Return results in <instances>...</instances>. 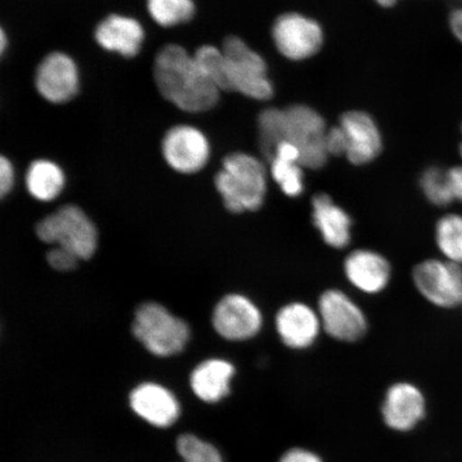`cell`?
Masks as SVG:
<instances>
[{"instance_id":"obj_1","label":"cell","mask_w":462,"mask_h":462,"mask_svg":"<svg viewBox=\"0 0 462 462\" xmlns=\"http://www.w3.org/2000/svg\"><path fill=\"white\" fill-rule=\"evenodd\" d=\"M153 79L162 97L182 112L210 111L221 90L200 71L193 54L179 44H166L153 63Z\"/></svg>"},{"instance_id":"obj_2","label":"cell","mask_w":462,"mask_h":462,"mask_svg":"<svg viewBox=\"0 0 462 462\" xmlns=\"http://www.w3.org/2000/svg\"><path fill=\"white\" fill-rule=\"evenodd\" d=\"M215 184L230 213L257 211L267 195V170L263 162L252 154L230 153L224 158Z\"/></svg>"},{"instance_id":"obj_3","label":"cell","mask_w":462,"mask_h":462,"mask_svg":"<svg viewBox=\"0 0 462 462\" xmlns=\"http://www.w3.org/2000/svg\"><path fill=\"white\" fill-rule=\"evenodd\" d=\"M132 332L144 349L161 357L181 354L189 339L188 323L155 302L138 306Z\"/></svg>"},{"instance_id":"obj_4","label":"cell","mask_w":462,"mask_h":462,"mask_svg":"<svg viewBox=\"0 0 462 462\" xmlns=\"http://www.w3.org/2000/svg\"><path fill=\"white\" fill-rule=\"evenodd\" d=\"M40 241L65 248L79 260H88L97 247V231L91 218L79 206L65 205L36 225Z\"/></svg>"},{"instance_id":"obj_5","label":"cell","mask_w":462,"mask_h":462,"mask_svg":"<svg viewBox=\"0 0 462 462\" xmlns=\"http://www.w3.org/2000/svg\"><path fill=\"white\" fill-rule=\"evenodd\" d=\"M222 51L226 60L230 91L257 101L273 99L274 87L268 77L267 62L257 51L236 36L225 38Z\"/></svg>"},{"instance_id":"obj_6","label":"cell","mask_w":462,"mask_h":462,"mask_svg":"<svg viewBox=\"0 0 462 462\" xmlns=\"http://www.w3.org/2000/svg\"><path fill=\"white\" fill-rule=\"evenodd\" d=\"M286 141L300 150V165L303 169L320 170L327 164V125L322 116L308 106L297 104L284 109Z\"/></svg>"},{"instance_id":"obj_7","label":"cell","mask_w":462,"mask_h":462,"mask_svg":"<svg viewBox=\"0 0 462 462\" xmlns=\"http://www.w3.org/2000/svg\"><path fill=\"white\" fill-rule=\"evenodd\" d=\"M412 280L421 296L438 308L462 305V265L447 259H427L415 265Z\"/></svg>"},{"instance_id":"obj_8","label":"cell","mask_w":462,"mask_h":462,"mask_svg":"<svg viewBox=\"0 0 462 462\" xmlns=\"http://www.w3.org/2000/svg\"><path fill=\"white\" fill-rule=\"evenodd\" d=\"M273 38L279 53L292 61L315 56L325 42L319 23L297 13L277 17L273 26Z\"/></svg>"},{"instance_id":"obj_9","label":"cell","mask_w":462,"mask_h":462,"mask_svg":"<svg viewBox=\"0 0 462 462\" xmlns=\"http://www.w3.org/2000/svg\"><path fill=\"white\" fill-rule=\"evenodd\" d=\"M318 314L323 330L339 342H357L367 332L365 314L348 294L338 289H330L321 294Z\"/></svg>"},{"instance_id":"obj_10","label":"cell","mask_w":462,"mask_h":462,"mask_svg":"<svg viewBox=\"0 0 462 462\" xmlns=\"http://www.w3.org/2000/svg\"><path fill=\"white\" fill-rule=\"evenodd\" d=\"M212 325L224 339L245 342L259 334L263 317L262 310L250 298L240 293H230L216 305Z\"/></svg>"},{"instance_id":"obj_11","label":"cell","mask_w":462,"mask_h":462,"mask_svg":"<svg viewBox=\"0 0 462 462\" xmlns=\"http://www.w3.org/2000/svg\"><path fill=\"white\" fill-rule=\"evenodd\" d=\"M162 154L171 170L192 175L208 164L210 143L204 133L195 126L179 125L165 133Z\"/></svg>"},{"instance_id":"obj_12","label":"cell","mask_w":462,"mask_h":462,"mask_svg":"<svg viewBox=\"0 0 462 462\" xmlns=\"http://www.w3.org/2000/svg\"><path fill=\"white\" fill-rule=\"evenodd\" d=\"M34 85L39 95L50 103L71 101L78 95L79 87L77 63L62 51L46 55L37 67Z\"/></svg>"},{"instance_id":"obj_13","label":"cell","mask_w":462,"mask_h":462,"mask_svg":"<svg viewBox=\"0 0 462 462\" xmlns=\"http://www.w3.org/2000/svg\"><path fill=\"white\" fill-rule=\"evenodd\" d=\"M276 332L288 348L303 350L316 343L322 330L318 310L302 302L288 303L277 311Z\"/></svg>"},{"instance_id":"obj_14","label":"cell","mask_w":462,"mask_h":462,"mask_svg":"<svg viewBox=\"0 0 462 462\" xmlns=\"http://www.w3.org/2000/svg\"><path fill=\"white\" fill-rule=\"evenodd\" d=\"M339 125L348 136L346 157L351 164L366 165L379 157L383 148V136L371 115L362 111L346 112L340 118Z\"/></svg>"},{"instance_id":"obj_15","label":"cell","mask_w":462,"mask_h":462,"mask_svg":"<svg viewBox=\"0 0 462 462\" xmlns=\"http://www.w3.org/2000/svg\"><path fill=\"white\" fill-rule=\"evenodd\" d=\"M130 406L138 417L165 429L180 415V406L172 393L157 383H143L131 392Z\"/></svg>"},{"instance_id":"obj_16","label":"cell","mask_w":462,"mask_h":462,"mask_svg":"<svg viewBox=\"0 0 462 462\" xmlns=\"http://www.w3.org/2000/svg\"><path fill=\"white\" fill-rule=\"evenodd\" d=\"M344 271L350 284L364 293L383 292L390 284L391 264L379 253L356 250L346 256Z\"/></svg>"},{"instance_id":"obj_17","label":"cell","mask_w":462,"mask_h":462,"mask_svg":"<svg viewBox=\"0 0 462 462\" xmlns=\"http://www.w3.org/2000/svg\"><path fill=\"white\" fill-rule=\"evenodd\" d=\"M426 402L423 393L411 383H396L386 393L383 413L392 430L408 431L423 420Z\"/></svg>"},{"instance_id":"obj_18","label":"cell","mask_w":462,"mask_h":462,"mask_svg":"<svg viewBox=\"0 0 462 462\" xmlns=\"http://www.w3.org/2000/svg\"><path fill=\"white\" fill-rule=\"evenodd\" d=\"M95 39L103 50L133 58L141 51L144 32L141 23L133 17L111 14L97 24Z\"/></svg>"},{"instance_id":"obj_19","label":"cell","mask_w":462,"mask_h":462,"mask_svg":"<svg viewBox=\"0 0 462 462\" xmlns=\"http://www.w3.org/2000/svg\"><path fill=\"white\" fill-rule=\"evenodd\" d=\"M311 209L315 227L328 246L342 250L349 245L352 219L342 207L328 194L319 193L311 200Z\"/></svg>"},{"instance_id":"obj_20","label":"cell","mask_w":462,"mask_h":462,"mask_svg":"<svg viewBox=\"0 0 462 462\" xmlns=\"http://www.w3.org/2000/svg\"><path fill=\"white\" fill-rule=\"evenodd\" d=\"M235 373V366L226 360H207L190 374V388L200 401L217 402L229 395Z\"/></svg>"},{"instance_id":"obj_21","label":"cell","mask_w":462,"mask_h":462,"mask_svg":"<svg viewBox=\"0 0 462 462\" xmlns=\"http://www.w3.org/2000/svg\"><path fill=\"white\" fill-rule=\"evenodd\" d=\"M25 182L32 198L40 201H51L62 192L66 178L60 165L42 159L33 161L29 165Z\"/></svg>"},{"instance_id":"obj_22","label":"cell","mask_w":462,"mask_h":462,"mask_svg":"<svg viewBox=\"0 0 462 462\" xmlns=\"http://www.w3.org/2000/svg\"><path fill=\"white\" fill-rule=\"evenodd\" d=\"M258 143L265 159L273 160L277 146L285 141L284 109L268 107L258 116Z\"/></svg>"},{"instance_id":"obj_23","label":"cell","mask_w":462,"mask_h":462,"mask_svg":"<svg viewBox=\"0 0 462 462\" xmlns=\"http://www.w3.org/2000/svg\"><path fill=\"white\" fill-rule=\"evenodd\" d=\"M152 19L162 27L187 24L195 15L193 0H147Z\"/></svg>"},{"instance_id":"obj_24","label":"cell","mask_w":462,"mask_h":462,"mask_svg":"<svg viewBox=\"0 0 462 462\" xmlns=\"http://www.w3.org/2000/svg\"><path fill=\"white\" fill-rule=\"evenodd\" d=\"M436 244L447 260L462 265V216L452 213L439 219Z\"/></svg>"},{"instance_id":"obj_25","label":"cell","mask_w":462,"mask_h":462,"mask_svg":"<svg viewBox=\"0 0 462 462\" xmlns=\"http://www.w3.org/2000/svg\"><path fill=\"white\" fill-rule=\"evenodd\" d=\"M200 71L219 90L230 91L226 60L222 49L210 44L200 46L193 54Z\"/></svg>"},{"instance_id":"obj_26","label":"cell","mask_w":462,"mask_h":462,"mask_svg":"<svg viewBox=\"0 0 462 462\" xmlns=\"http://www.w3.org/2000/svg\"><path fill=\"white\" fill-rule=\"evenodd\" d=\"M420 187L427 200L436 207H448L454 200L452 189H450L448 170L439 166H430L421 173Z\"/></svg>"},{"instance_id":"obj_27","label":"cell","mask_w":462,"mask_h":462,"mask_svg":"<svg viewBox=\"0 0 462 462\" xmlns=\"http://www.w3.org/2000/svg\"><path fill=\"white\" fill-rule=\"evenodd\" d=\"M303 167L292 162L273 159L270 162L271 176L288 198H299L304 190Z\"/></svg>"},{"instance_id":"obj_28","label":"cell","mask_w":462,"mask_h":462,"mask_svg":"<svg viewBox=\"0 0 462 462\" xmlns=\"http://www.w3.org/2000/svg\"><path fill=\"white\" fill-rule=\"evenodd\" d=\"M177 450L183 462H223L221 454L212 444L189 433L178 438Z\"/></svg>"},{"instance_id":"obj_29","label":"cell","mask_w":462,"mask_h":462,"mask_svg":"<svg viewBox=\"0 0 462 462\" xmlns=\"http://www.w3.org/2000/svg\"><path fill=\"white\" fill-rule=\"evenodd\" d=\"M46 262L57 273H71L78 268L79 258L60 246H54L46 254Z\"/></svg>"},{"instance_id":"obj_30","label":"cell","mask_w":462,"mask_h":462,"mask_svg":"<svg viewBox=\"0 0 462 462\" xmlns=\"http://www.w3.org/2000/svg\"><path fill=\"white\" fill-rule=\"evenodd\" d=\"M328 152L330 155H346L348 152L349 141L342 126L328 129L326 136Z\"/></svg>"},{"instance_id":"obj_31","label":"cell","mask_w":462,"mask_h":462,"mask_svg":"<svg viewBox=\"0 0 462 462\" xmlns=\"http://www.w3.org/2000/svg\"><path fill=\"white\" fill-rule=\"evenodd\" d=\"M14 184V169L10 160L2 155L0 158V196L5 199Z\"/></svg>"},{"instance_id":"obj_32","label":"cell","mask_w":462,"mask_h":462,"mask_svg":"<svg viewBox=\"0 0 462 462\" xmlns=\"http://www.w3.org/2000/svg\"><path fill=\"white\" fill-rule=\"evenodd\" d=\"M273 159H280L282 161L292 162V163H299L300 162V150L289 141H282L275 150ZM300 164V163H299Z\"/></svg>"},{"instance_id":"obj_33","label":"cell","mask_w":462,"mask_h":462,"mask_svg":"<svg viewBox=\"0 0 462 462\" xmlns=\"http://www.w3.org/2000/svg\"><path fill=\"white\" fill-rule=\"evenodd\" d=\"M448 177L454 200L462 202V166L450 167Z\"/></svg>"},{"instance_id":"obj_34","label":"cell","mask_w":462,"mask_h":462,"mask_svg":"<svg viewBox=\"0 0 462 462\" xmlns=\"http://www.w3.org/2000/svg\"><path fill=\"white\" fill-rule=\"evenodd\" d=\"M280 462H322V460L309 450L294 448L282 456Z\"/></svg>"},{"instance_id":"obj_35","label":"cell","mask_w":462,"mask_h":462,"mask_svg":"<svg viewBox=\"0 0 462 462\" xmlns=\"http://www.w3.org/2000/svg\"><path fill=\"white\" fill-rule=\"evenodd\" d=\"M449 28L456 39L462 43V8L455 9L449 14Z\"/></svg>"},{"instance_id":"obj_36","label":"cell","mask_w":462,"mask_h":462,"mask_svg":"<svg viewBox=\"0 0 462 462\" xmlns=\"http://www.w3.org/2000/svg\"><path fill=\"white\" fill-rule=\"evenodd\" d=\"M375 3L381 5V7L391 8L394 7L398 0H374Z\"/></svg>"},{"instance_id":"obj_37","label":"cell","mask_w":462,"mask_h":462,"mask_svg":"<svg viewBox=\"0 0 462 462\" xmlns=\"http://www.w3.org/2000/svg\"><path fill=\"white\" fill-rule=\"evenodd\" d=\"M0 42H2V44H0V51H2V54L5 53V45H7V37H5V32L2 31V33H0Z\"/></svg>"},{"instance_id":"obj_38","label":"cell","mask_w":462,"mask_h":462,"mask_svg":"<svg viewBox=\"0 0 462 462\" xmlns=\"http://www.w3.org/2000/svg\"><path fill=\"white\" fill-rule=\"evenodd\" d=\"M461 132H462V125H461Z\"/></svg>"}]
</instances>
